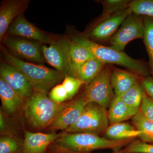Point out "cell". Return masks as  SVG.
Returning <instances> with one entry per match:
<instances>
[{"label": "cell", "mask_w": 153, "mask_h": 153, "mask_svg": "<svg viewBox=\"0 0 153 153\" xmlns=\"http://www.w3.org/2000/svg\"><path fill=\"white\" fill-rule=\"evenodd\" d=\"M0 75L16 92L23 98H29L34 89L24 74L17 68L7 62L0 65Z\"/></svg>", "instance_id": "obj_12"}, {"label": "cell", "mask_w": 153, "mask_h": 153, "mask_svg": "<svg viewBox=\"0 0 153 153\" xmlns=\"http://www.w3.org/2000/svg\"><path fill=\"white\" fill-rule=\"evenodd\" d=\"M47 94L46 92L34 90L25 106L26 119L35 128L49 127L67 104L55 102Z\"/></svg>", "instance_id": "obj_4"}, {"label": "cell", "mask_w": 153, "mask_h": 153, "mask_svg": "<svg viewBox=\"0 0 153 153\" xmlns=\"http://www.w3.org/2000/svg\"><path fill=\"white\" fill-rule=\"evenodd\" d=\"M119 152L123 153H153V144L141 140L132 141Z\"/></svg>", "instance_id": "obj_28"}, {"label": "cell", "mask_w": 153, "mask_h": 153, "mask_svg": "<svg viewBox=\"0 0 153 153\" xmlns=\"http://www.w3.org/2000/svg\"><path fill=\"white\" fill-rule=\"evenodd\" d=\"M133 13L138 16L153 17V0H134L128 6Z\"/></svg>", "instance_id": "obj_26"}, {"label": "cell", "mask_w": 153, "mask_h": 153, "mask_svg": "<svg viewBox=\"0 0 153 153\" xmlns=\"http://www.w3.org/2000/svg\"><path fill=\"white\" fill-rule=\"evenodd\" d=\"M140 111L145 117L153 122V99L147 94L143 87L142 100Z\"/></svg>", "instance_id": "obj_30"}, {"label": "cell", "mask_w": 153, "mask_h": 153, "mask_svg": "<svg viewBox=\"0 0 153 153\" xmlns=\"http://www.w3.org/2000/svg\"><path fill=\"white\" fill-rule=\"evenodd\" d=\"M49 98L57 103H63L68 100L67 93L65 88L62 84L55 85L50 91Z\"/></svg>", "instance_id": "obj_31"}, {"label": "cell", "mask_w": 153, "mask_h": 153, "mask_svg": "<svg viewBox=\"0 0 153 153\" xmlns=\"http://www.w3.org/2000/svg\"><path fill=\"white\" fill-rule=\"evenodd\" d=\"M137 74L116 68L111 71V82L114 95L121 97L139 81Z\"/></svg>", "instance_id": "obj_16"}, {"label": "cell", "mask_w": 153, "mask_h": 153, "mask_svg": "<svg viewBox=\"0 0 153 153\" xmlns=\"http://www.w3.org/2000/svg\"><path fill=\"white\" fill-rule=\"evenodd\" d=\"M143 20L145 33L143 39L149 55V68L153 77V17L144 16Z\"/></svg>", "instance_id": "obj_24"}, {"label": "cell", "mask_w": 153, "mask_h": 153, "mask_svg": "<svg viewBox=\"0 0 153 153\" xmlns=\"http://www.w3.org/2000/svg\"><path fill=\"white\" fill-rule=\"evenodd\" d=\"M84 84L85 83L83 81L75 77L68 75L65 76L62 85L66 91L68 100L74 96Z\"/></svg>", "instance_id": "obj_29"}, {"label": "cell", "mask_w": 153, "mask_h": 153, "mask_svg": "<svg viewBox=\"0 0 153 153\" xmlns=\"http://www.w3.org/2000/svg\"><path fill=\"white\" fill-rule=\"evenodd\" d=\"M23 143L12 137L3 136L0 138V153H20Z\"/></svg>", "instance_id": "obj_27"}, {"label": "cell", "mask_w": 153, "mask_h": 153, "mask_svg": "<svg viewBox=\"0 0 153 153\" xmlns=\"http://www.w3.org/2000/svg\"><path fill=\"white\" fill-rule=\"evenodd\" d=\"M132 13L128 7L123 10L100 19L98 23L88 34V36H85L94 42L110 40L117 31L119 26Z\"/></svg>", "instance_id": "obj_10"}, {"label": "cell", "mask_w": 153, "mask_h": 153, "mask_svg": "<svg viewBox=\"0 0 153 153\" xmlns=\"http://www.w3.org/2000/svg\"><path fill=\"white\" fill-rule=\"evenodd\" d=\"M48 153H79L76 152H72L66 149L61 147L54 143H52L49 146L48 149ZM113 153H123L120 152H116Z\"/></svg>", "instance_id": "obj_33"}, {"label": "cell", "mask_w": 153, "mask_h": 153, "mask_svg": "<svg viewBox=\"0 0 153 153\" xmlns=\"http://www.w3.org/2000/svg\"><path fill=\"white\" fill-rule=\"evenodd\" d=\"M60 135L55 132L44 134L25 131V140L20 153H48L49 146Z\"/></svg>", "instance_id": "obj_14"}, {"label": "cell", "mask_w": 153, "mask_h": 153, "mask_svg": "<svg viewBox=\"0 0 153 153\" xmlns=\"http://www.w3.org/2000/svg\"><path fill=\"white\" fill-rule=\"evenodd\" d=\"M141 84L145 91L151 98L153 99V77L149 76L141 77Z\"/></svg>", "instance_id": "obj_32"}, {"label": "cell", "mask_w": 153, "mask_h": 153, "mask_svg": "<svg viewBox=\"0 0 153 153\" xmlns=\"http://www.w3.org/2000/svg\"><path fill=\"white\" fill-rule=\"evenodd\" d=\"M71 39L88 49L97 59L105 64L123 66L141 77L149 76L150 70L144 63L131 58L123 52L97 44L82 35L73 36Z\"/></svg>", "instance_id": "obj_2"}, {"label": "cell", "mask_w": 153, "mask_h": 153, "mask_svg": "<svg viewBox=\"0 0 153 153\" xmlns=\"http://www.w3.org/2000/svg\"><path fill=\"white\" fill-rule=\"evenodd\" d=\"M132 123L136 128L141 132L139 137L140 140L153 144V122L143 114L140 111L131 118Z\"/></svg>", "instance_id": "obj_22"}, {"label": "cell", "mask_w": 153, "mask_h": 153, "mask_svg": "<svg viewBox=\"0 0 153 153\" xmlns=\"http://www.w3.org/2000/svg\"><path fill=\"white\" fill-rule=\"evenodd\" d=\"M132 140L113 141L98 135L87 133H60L55 144L72 152L91 153L95 150L110 149L119 152L132 142Z\"/></svg>", "instance_id": "obj_3"}, {"label": "cell", "mask_w": 153, "mask_h": 153, "mask_svg": "<svg viewBox=\"0 0 153 153\" xmlns=\"http://www.w3.org/2000/svg\"><path fill=\"white\" fill-rule=\"evenodd\" d=\"M0 129L1 132H4L6 129L5 120L4 118L3 112L1 110L0 111Z\"/></svg>", "instance_id": "obj_34"}, {"label": "cell", "mask_w": 153, "mask_h": 153, "mask_svg": "<svg viewBox=\"0 0 153 153\" xmlns=\"http://www.w3.org/2000/svg\"><path fill=\"white\" fill-rule=\"evenodd\" d=\"M109 124L107 109L94 102H88L76 122L64 131L98 135L105 131Z\"/></svg>", "instance_id": "obj_5"}, {"label": "cell", "mask_w": 153, "mask_h": 153, "mask_svg": "<svg viewBox=\"0 0 153 153\" xmlns=\"http://www.w3.org/2000/svg\"><path fill=\"white\" fill-rule=\"evenodd\" d=\"M1 49L6 62L16 67L24 74L34 90L47 93L65 76L56 69L21 60L9 52L3 46H1Z\"/></svg>", "instance_id": "obj_1"}, {"label": "cell", "mask_w": 153, "mask_h": 153, "mask_svg": "<svg viewBox=\"0 0 153 153\" xmlns=\"http://www.w3.org/2000/svg\"><path fill=\"white\" fill-rule=\"evenodd\" d=\"M130 1L128 0H105L100 1L103 11L100 19H103L128 7Z\"/></svg>", "instance_id": "obj_25"}, {"label": "cell", "mask_w": 153, "mask_h": 153, "mask_svg": "<svg viewBox=\"0 0 153 153\" xmlns=\"http://www.w3.org/2000/svg\"><path fill=\"white\" fill-rule=\"evenodd\" d=\"M28 0H8L1 2L0 7V40L5 35L14 19L23 14L27 7Z\"/></svg>", "instance_id": "obj_15"}, {"label": "cell", "mask_w": 153, "mask_h": 153, "mask_svg": "<svg viewBox=\"0 0 153 153\" xmlns=\"http://www.w3.org/2000/svg\"><path fill=\"white\" fill-rule=\"evenodd\" d=\"M106 64L97 58L88 60L72 68L70 76L88 84L97 76Z\"/></svg>", "instance_id": "obj_17"}, {"label": "cell", "mask_w": 153, "mask_h": 153, "mask_svg": "<svg viewBox=\"0 0 153 153\" xmlns=\"http://www.w3.org/2000/svg\"><path fill=\"white\" fill-rule=\"evenodd\" d=\"M111 67L106 66L99 74L88 84L82 94L88 102H94L105 109L109 107L114 94L111 82Z\"/></svg>", "instance_id": "obj_6"}, {"label": "cell", "mask_w": 153, "mask_h": 153, "mask_svg": "<svg viewBox=\"0 0 153 153\" xmlns=\"http://www.w3.org/2000/svg\"><path fill=\"white\" fill-rule=\"evenodd\" d=\"M68 38L63 37L50 44L42 45L41 51L46 62L66 76H70L73 65L68 52Z\"/></svg>", "instance_id": "obj_8"}, {"label": "cell", "mask_w": 153, "mask_h": 153, "mask_svg": "<svg viewBox=\"0 0 153 153\" xmlns=\"http://www.w3.org/2000/svg\"><path fill=\"white\" fill-rule=\"evenodd\" d=\"M87 103L82 95L67 103L55 120L48 127L49 129L65 131L76 122Z\"/></svg>", "instance_id": "obj_13"}, {"label": "cell", "mask_w": 153, "mask_h": 153, "mask_svg": "<svg viewBox=\"0 0 153 153\" xmlns=\"http://www.w3.org/2000/svg\"><path fill=\"white\" fill-rule=\"evenodd\" d=\"M130 109L136 114L139 111L143 97V87L140 80L120 97Z\"/></svg>", "instance_id": "obj_23"}, {"label": "cell", "mask_w": 153, "mask_h": 153, "mask_svg": "<svg viewBox=\"0 0 153 153\" xmlns=\"http://www.w3.org/2000/svg\"><path fill=\"white\" fill-rule=\"evenodd\" d=\"M135 114L129 108L120 97L114 96L108 111L110 125L123 122Z\"/></svg>", "instance_id": "obj_20"}, {"label": "cell", "mask_w": 153, "mask_h": 153, "mask_svg": "<svg viewBox=\"0 0 153 153\" xmlns=\"http://www.w3.org/2000/svg\"><path fill=\"white\" fill-rule=\"evenodd\" d=\"M145 33L143 19L132 13L126 19L120 27L110 39V47L123 52L131 41L143 38Z\"/></svg>", "instance_id": "obj_7"}, {"label": "cell", "mask_w": 153, "mask_h": 153, "mask_svg": "<svg viewBox=\"0 0 153 153\" xmlns=\"http://www.w3.org/2000/svg\"><path fill=\"white\" fill-rule=\"evenodd\" d=\"M0 97L3 109L8 114L16 111L23 104L24 98L0 77Z\"/></svg>", "instance_id": "obj_18"}, {"label": "cell", "mask_w": 153, "mask_h": 153, "mask_svg": "<svg viewBox=\"0 0 153 153\" xmlns=\"http://www.w3.org/2000/svg\"><path fill=\"white\" fill-rule=\"evenodd\" d=\"M4 43L13 55L30 61L46 62L41 51V43L25 38L11 36L4 38Z\"/></svg>", "instance_id": "obj_9"}, {"label": "cell", "mask_w": 153, "mask_h": 153, "mask_svg": "<svg viewBox=\"0 0 153 153\" xmlns=\"http://www.w3.org/2000/svg\"><path fill=\"white\" fill-rule=\"evenodd\" d=\"M68 47L69 56L73 65L72 68L88 60L96 58L88 49L72 39H68Z\"/></svg>", "instance_id": "obj_21"}, {"label": "cell", "mask_w": 153, "mask_h": 153, "mask_svg": "<svg viewBox=\"0 0 153 153\" xmlns=\"http://www.w3.org/2000/svg\"><path fill=\"white\" fill-rule=\"evenodd\" d=\"M141 132L133 125L121 122L108 126L105 131V138L113 141L133 140L139 137Z\"/></svg>", "instance_id": "obj_19"}, {"label": "cell", "mask_w": 153, "mask_h": 153, "mask_svg": "<svg viewBox=\"0 0 153 153\" xmlns=\"http://www.w3.org/2000/svg\"><path fill=\"white\" fill-rule=\"evenodd\" d=\"M8 33L16 36L44 44H52L53 40L48 34L28 22L23 14L19 15L11 23Z\"/></svg>", "instance_id": "obj_11"}]
</instances>
